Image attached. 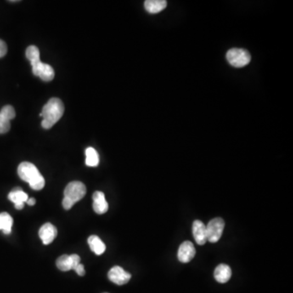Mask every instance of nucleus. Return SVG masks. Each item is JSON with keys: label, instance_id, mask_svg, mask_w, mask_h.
Segmentation results:
<instances>
[{"label": "nucleus", "instance_id": "obj_1", "mask_svg": "<svg viewBox=\"0 0 293 293\" xmlns=\"http://www.w3.org/2000/svg\"><path fill=\"white\" fill-rule=\"evenodd\" d=\"M64 112L63 102L58 98H52L45 104L40 114L43 120L42 126L46 130L52 128L59 119L61 118Z\"/></svg>", "mask_w": 293, "mask_h": 293}, {"label": "nucleus", "instance_id": "obj_2", "mask_svg": "<svg viewBox=\"0 0 293 293\" xmlns=\"http://www.w3.org/2000/svg\"><path fill=\"white\" fill-rule=\"evenodd\" d=\"M18 173L19 177L23 181L28 182L32 189L40 191L44 187V177L32 163L27 161L20 163L18 166Z\"/></svg>", "mask_w": 293, "mask_h": 293}, {"label": "nucleus", "instance_id": "obj_3", "mask_svg": "<svg viewBox=\"0 0 293 293\" xmlns=\"http://www.w3.org/2000/svg\"><path fill=\"white\" fill-rule=\"evenodd\" d=\"M86 193V187L82 182L74 181L67 185L64 192L63 207L64 210H69L79 200L85 196Z\"/></svg>", "mask_w": 293, "mask_h": 293}, {"label": "nucleus", "instance_id": "obj_4", "mask_svg": "<svg viewBox=\"0 0 293 293\" xmlns=\"http://www.w3.org/2000/svg\"><path fill=\"white\" fill-rule=\"evenodd\" d=\"M227 59L234 68H243L251 61V55L246 50L232 48L227 52Z\"/></svg>", "mask_w": 293, "mask_h": 293}, {"label": "nucleus", "instance_id": "obj_5", "mask_svg": "<svg viewBox=\"0 0 293 293\" xmlns=\"http://www.w3.org/2000/svg\"><path fill=\"white\" fill-rule=\"evenodd\" d=\"M224 227V220L221 217H216L211 220L206 226L208 241H210V243H217L222 237Z\"/></svg>", "mask_w": 293, "mask_h": 293}, {"label": "nucleus", "instance_id": "obj_6", "mask_svg": "<svg viewBox=\"0 0 293 293\" xmlns=\"http://www.w3.org/2000/svg\"><path fill=\"white\" fill-rule=\"evenodd\" d=\"M33 74L39 77L42 81H51L55 78V71L51 65L40 61L32 64Z\"/></svg>", "mask_w": 293, "mask_h": 293}, {"label": "nucleus", "instance_id": "obj_7", "mask_svg": "<svg viewBox=\"0 0 293 293\" xmlns=\"http://www.w3.org/2000/svg\"><path fill=\"white\" fill-rule=\"evenodd\" d=\"M109 280L117 284V285H124L128 283L131 278V274L127 271H125L121 266H116L109 271L108 273Z\"/></svg>", "mask_w": 293, "mask_h": 293}, {"label": "nucleus", "instance_id": "obj_8", "mask_svg": "<svg viewBox=\"0 0 293 293\" xmlns=\"http://www.w3.org/2000/svg\"><path fill=\"white\" fill-rule=\"evenodd\" d=\"M195 249L192 242L185 241L180 245L177 252V259L182 263H187L194 258Z\"/></svg>", "mask_w": 293, "mask_h": 293}, {"label": "nucleus", "instance_id": "obj_9", "mask_svg": "<svg viewBox=\"0 0 293 293\" xmlns=\"http://www.w3.org/2000/svg\"><path fill=\"white\" fill-rule=\"evenodd\" d=\"M192 232L195 240L199 245H204L207 242V231L206 226L200 220H195L193 222Z\"/></svg>", "mask_w": 293, "mask_h": 293}, {"label": "nucleus", "instance_id": "obj_10", "mask_svg": "<svg viewBox=\"0 0 293 293\" xmlns=\"http://www.w3.org/2000/svg\"><path fill=\"white\" fill-rule=\"evenodd\" d=\"M8 200L15 205V208L17 210H21L24 208V204L26 203L28 199V195L25 192H23L22 190L17 187L12 191L8 194Z\"/></svg>", "mask_w": 293, "mask_h": 293}, {"label": "nucleus", "instance_id": "obj_11", "mask_svg": "<svg viewBox=\"0 0 293 293\" xmlns=\"http://www.w3.org/2000/svg\"><path fill=\"white\" fill-rule=\"evenodd\" d=\"M93 210L98 215H104L109 210V204L105 199V195L102 192H96L92 195Z\"/></svg>", "mask_w": 293, "mask_h": 293}, {"label": "nucleus", "instance_id": "obj_12", "mask_svg": "<svg viewBox=\"0 0 293 293\" xmlns=\"http://www.w3.org/2000/svg\"><path fill=\"white\" fill-rule=\"evenodd\" d=\"M40 239H42V243L45 245L50 244L53 242L57 235V230L55 226L51 223H46L40 228L39 232Z\"/></svg>", "mask_w": 293, "mask_h": 293}, {"label": "nucleus", "instance_id": "obj_13", "mask_svg": "<svg viewBox=\"0 0 293 293\" xmlns=\"http://www.w3.org/2000/svg\"><path fill=\"white\" fill-rule=\"evenodd\" d=\"M232 274V269L226 264L218 265L215 269V278L218 283H227L230 280Z\"/></svg>", "mask_w": 293, "mask_h": 293}, {"label": "nucleus", "instance_id": "obj_14", "mask_svg": "<svg viewBox=\"0 0 293 293\" xmlns=\"http://www.w3.org/2000/svg\"><path fill=\"white\" fill-rule=\"evenodd\" d=\"M167 6V2L165 0H147L144 2V8L148 13L152 14L160 13Z\"/></svg>", "mask_w": 293, "mask_h": 293}, {"label": "nucleus", "instance_id": "obj_15", "mask_svg": "<svg viewBox=\"0 0 293 293\" xmlns=\"http://www.w3.org/2000/svg\"><path fill=\"white\" fill-rule=\"evenodd\" d=\"M89 246L91 248V251L95 253L96 255H102L105 252L106 246L104 242L96 235H91L88 238Z\"/></svg>", "mask_w": 293, "mask_h": 293}, {"label": "nucleus", "instance_id": "obj_16", "mask_svg": "<svg viewBox=\"0 0 293 293\" xmlns=\"http://www.w3.org/2000/svg\"><path fill=\"white\" fill-rule=\"evenodd\" d=\"M13 219L8 213L0 214V231H3L4 234H10L13 228Z\"/></svg>", "mask_w": 293, "mask_h": 293}, {"label": "nucleus", "instance_id": "obj_17", "mask_svg": "<svg viewBox=\"0 0 293 293\" xmlns=\"http://www.w3.org/2000/svg\"><path fill=\"white\" fill-rule=\"evenodd\" d=\"M86 160L85 163L89 167H96L99 165V157L98 153L96 152V149L91 147L86 148Z\"/></svg>", "mask_w": 293, "mask_h": 293}, {"label": "nucleus", "instance_id": "obj_18", "mask_svg": "<svg viewBox=\"0 0 293 293\" xmlns=\"http://www.w3.org/2000/svg\"><path fill=\"white\" fill-rule=\"evenodd\" d=\"M25 56H26V58L30 60L31 65L40 61L39 50L36 46L32 45L28 47L25 52Z\"/></svg>", "mask_w": 293, "mask_h": 293}, {"label": "nucleus", "instance_id": "obj_19", "mask_svg": "<svg viewBox=\"0 0 293 293\" xmlns=\"http://www.w3.org/2000/svg\"><path fill=\"white\" fill-rule=\"evenodd\" d=\"M57 268L62 271H71V261L69 255H63L57 260Z\"/></svg>", "mask_w": 293, "mask_h": 293}, {"label": "nucleus", "instance_id": "obj_20", "mask_svg": "<svg viewBox=\"0 0 293 293\" xmlns=\"http://www.w3.org/2000/svg\"><path fill=\"white\" fill-rule=\"evenodd\" d=\"M0 116L7 121H10L12 119L15 118L16 112L15 109L11 105H6L0 111Z\"/></svg>", "mask_w": 293, "mask_h": 293}, {"label": "nucleus", "instance_id": "obj_21", "mask_svg": "<svg viewBox=\"0 0 293 293\" xmlns=\"http://www.w3.org/2000/svg\"><path fill=\"white\" fill-rule=\"evenodd\" d=\"M11 128L10 121H7L0 116V134H5L9 131Z\"/></svg>", "mask_w": 293, "mask_h": 293}, {"label": "nucleus", "instance_id": "obj_22", "mask_svg": "<svg viewBox=\"0 0 293 293\" xmlns=\"http://www.w3.org/2000/svg\"><path fill=\"white\" fill-rule=\"evenodd\" d=\"M69 256H70V261H71L72 270H74V271L77 266H78L79 264H80L81 258L77 254H73V255H70Z\"/></svg>", "mask_w": 293, "mask_h": 293}, {"label": "nucleus", "instance_id": "obj_23", "mask_svg": "<svg viewBox=\"0 0 293 293\" xmlns=\"http://www.w3.org/2000/svg\"><path fill=\"white\" fill-rule=\"evenodd\" d=\"M8 52V47L5 42L3 40L0 39V58L4 57Z\"/></svg>", "mask_w": 293, "mask_h": 293}, {"label": "nucleus", "instance_id": "obj_24", "mask_svg": "<svg viewBox=\"0 0 293 293\" xmlns=\"http://www.w3.org/2000/svg\"><path fill=\"white\" fill-rule=\"evenodd\" d=\"M74 271H76V273H78L79 276H84L85 275V273H86L84 266L81 263L79 264L78 266H77Z\"/></svg>", "mask_w": 293, "mask_h": 293}, {"label": "nucleus", "instance_id": "obj_25", "mask_svg": "<svg viewBox=\"0 0 293 293\" xmlns=\"http://www.w3.org/2000/svg\"><path fill=\"white\" fill-rule=\"evenodd\" d=\"M28 205H30V206H33V205H35V203H36V200H35V198H30V199H28L27 201H26Z\"/></svg>", "mask_w": 293, "mask_h": 293}]
</instances>
